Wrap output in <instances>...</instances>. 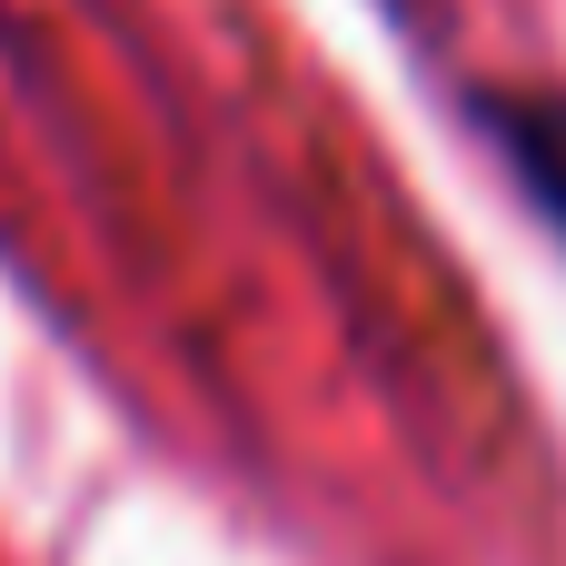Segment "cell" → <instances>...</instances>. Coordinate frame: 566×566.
I'll use <instances>...</instances> for the list:
<instances>
[{
  "label": "cell",
  "mask_w": 566,
  "mask_h": 566,
  "mask_svg": "<svg viewBox=\"0 0 566 566\" xmlns=\"http://www.w3.org/2000/svg\"><path fill=\"white\" fill-rule=\"evenodd\" d=\"M478 129L507 149L517 189L547 209V229L566 239V90H488L478 99Z\"/></svg>",
  "instance_id": "6da1fadb"
}]
</instances>
